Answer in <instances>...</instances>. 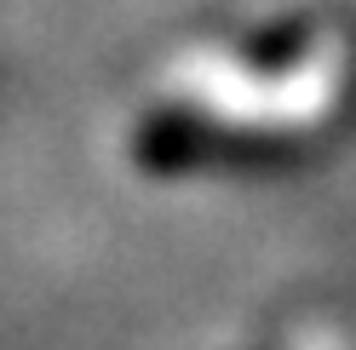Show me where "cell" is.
Instances as JSON below:
<instances>
[{
  "label": "cell",
  "mask_w": 356,
  "mask_h": 350,
  "mask_svg": "<svg viewBox=\"0 0 356 350\" xmlns=\"http://www.w3.org/2000/svg\"><path fill=\"white\" fill-rule=\"evenodd\" d=\"M356 92V40L333 17H213L149 63L138 103L236 138H316Z\"/></svg>",
  "instance_id": "6da1fadb"
}]
</instances>
